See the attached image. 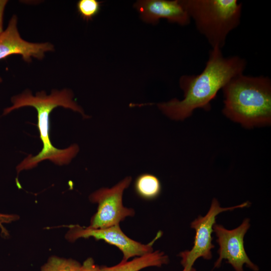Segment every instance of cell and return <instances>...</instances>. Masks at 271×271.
Instances as JSON below:
<instances>
[{
  "label": "cell",
  "mask_w": 271,
  "mask_h": 271,
  "mask_svg": "<svg viewBox=\"0 0 271 271\" xmlns=\"http://www.w3.org/2000/svg\"><path fill=\"white\" fill-rule=\"evenodd\" d=\"M247 65L238 56L225 57L221 49L212 48L202 72L198 74L184 75L179 79L184 98H173L157 104L170 119L182 120L190 116L198 108L208 111L210 102L218 92L233 77L243 73Z\"/></svg>",
  "instance_id": "obj_1"
},
{
  "label": "cell",
  "mask_w": 271,
  "mask_h": 271,
  "mask_svg": "<svg viewBox=\"0 0 271 271\" xmlns=\"http://www.w3.org/2000/svg\"><path fill=\"white\" fill-rule=\"evenodd\" d=\"M73 93L68 89L53 90L50 95L42 91L33 96L29 90L12 98L13 105L6 108L4 115L13 110L25 106L34 107L37 112L38 127L43 143L42 150L36 156L28 155L17 167L19 173L21 171L36 167L42 161L49 160L58 165L68 164L79 152V147L73 144L64 149L53 146L50 138L49 116L52 111L58 106L69 108L87 117L82 109L73 99Z\"/></svg>",
  "instance_id": "obj_2"
},
{
  "label": "cell",
  "mask_w": 271,
  "mask_h": 271,
  "mask_svg": "<svg viewBox=\"0 0 271 271\" xmlns=\"http://www.w3.org/2000/svg\"><path fill=\"white\" fill-rule=\"evenodd\" d=\"M222 112L245 127L269 125L271 122V80L267 76L243 73L231 79L222 89Z\"/></svg>",
  "instance_id": "obj_3"
},
{
  "label": "cell",
  "mask_w": 271,
  "mask_h": 271,
  "mask_svg": "<svg viewBox=\"0 0 271 271\" xmlns=\"http://www.w3.org/2000/svg\"><path fill=\"white\" fill-rule=\"evenodd\" d=\"M197 31L212 48L222 49L240 24L242 3L237 0H180Z\"/></svg>",
  "instance_id": "obj_4"
},
{
  "label": "cell",
  "mask_w": 271,
  "mask_h": 271,
  "mask_svg": "<svg viewBox=\"0 0 271 271\" xmlns=\"http://www.w3.org/2000/svg\"><path fill=\"white\" fill-rule=\"evenodd\" d=\"M131 181V178L126 177L112 187L100 188L90 195V201L97 203L98 207L88 227L97 229L117 225L126 217L134 215V211L122 204L123 192Z\"/></svg>",
  "instance_id": "obj_5"
},
{
  "label": "cell",
  "mask_w": 271,
  "mask_h": 271,
  "mask_svg": "<svg viewBox=\"0 0 271 271\" xmlns=\"http://www.w3.org/2000/svg\"><path fill=\"white\" fill-rule=\"evenodd\" d=\"M248 201L230 207H220L218 200H212L211 206L204 216H199L191 223V227L195 230L194 245L191 250L181 252L179 256L183 270H188L192 267L195 261L199 257L209 260L212 258L211 249L214 247L212 243V233L213 225L216 223V218L220 213L233 210L236 208L248 207Z\"/></svg>",
  "instance_id": "obj_6"
},
{
  "label": "cell",
  "mask_w": 271,
  "mask_h": 271,
  "mask_svg": "<svg viewBox=\"0 0 271 271\" xmlns=\"http://www.w3.org/2000/svg\"><path fill=\"white\" fill-rule=\"evenodd\" d=\"M68 227L69 229L66 238L69 241H74L80 238L90 237L96 240H103L121 250L123 254L121 261H127L132 257L140 256L153 251L152 245L162 234L159 232L154 240L149 244H144L129 238L122 231L119 225L97 229L78 225H70Z\"/></svg>",
  "instance_id": "obj_7"
},
{
  "label": "cell",
  "mask_w": 271,
  "mask_h": 271,
  "mask_svg": "<svg viewBox=\"0 0 271 271\" xmlns=\"http://www.w3.org/2000/svg\"><path fill=\"white\" fill-rule=\"evenodd\" d=\"M249 227L248 218L245 219L238 227L231 230L216 223L213 225V231L217 237L216 242L219 246V257L213 268L220 267L222 260L225 259L235 271H243L244 264L253 271L258 270L257 265L248 257L244 246V237Z\"/></svg>",
  "instance_id": "obj_8"
},
{
  "label": "cell",
  "mask_w": 271,
  "mask_h": 271,
  "mask_svg": "<svg viewBox=\"0 0 271 271\" xmlns=\"http://www.w3.org/2000/svg\"><path fill=\"white\" fill-rule=\"evenodd\" d=\"M17 17L13 15L7 29L0 34V60L12 55H20L27 62L32 58L42 59L45 53L54 51V46L49 43H34L23 40L17 29Z\"/></svg>",
  "instance_id": "obj_9"
},
{
  "label": "cell",
  "mask_w": 271,
  "mask_h": 271,
  "mask_svg": "<svg viewBox=\"0 0 271 271\" xmlns=\"http://www.w3.org/2000/svg\"><path fill=\"white\" fill-rule=\"evenodd\" d=\"M134 7L141 19L148 23L156 24L160 19H165L184 26L191 21L180 0H141L134 4Z\"/></svg>",
  "instance_id": "obj_10"
},
{
  "label": "cell",
  "mask_w": 271,
  "mask_h": 271,
  "mask_svg": "<svg viewBox=\"0 0 271 271\" xmlns=\"http://www.w3.org/2000/svg\"><path fill=\"white\" fill-rule=\"evenodd\" d=\"M169 262L168 255L164 252L157 250L136 257L130 261H121L115 265L110 267L102 265L100 268L102 271H140L149 266L160 267Z\"/></svg>",
  "instance_id": "obj_11"
},
{
  "label": "cell",
  "mask_w": 271,
  "mask_h": 271,
  "mask_svg": "<svg viewBox=\"0 0 271 271\" xmlns=\"http://www.w3.org/2000/svg\"><path fill=\"white\" fill-rule=\"evenodd\" d=\"M134 188L136 193L141 198L151 200L157 198L162 189L159 179L155 175L144 173L136 179Z\"/></svg>",
  "instance_id": "obj_12"
},
{
  "label": "cell",
  "mask_w": 271,
  "mask_h": 271,
  "mask_svg": "<svg viewBox=\"0 0 271 271\" xmlns=\"http://www.w3.org/2000/svg\"><path fill=\"white\" fill-rule=\"evenodd\" d=\"M81 267L75 260L53 256L42 266L41 271H81Z\"/></svg>",
  "instance_id": "obj_13"
},
{
  "label": "cell",
  "mask_w": 271,
  "mask_h": 271,
  "mask_svg": "<svg viewBox=\"0 0 271 271\" xmlns=\"http://www.w3.org/2000/svg\"><path fill=\"white\" fill-rule=\"evenodd\" d=\"M101 2L97 0H80L77 3V9L83 20L88 21L98 14Z\"/></svg>",
  "instance_id": "obj_14"
},
{
  "label": "cell",
  "mask_w": 271,
  "mask_h": 271,
  "mask_svg": "<svg viewBox=\"0 0 271 271\" xmlns=\"http://www.w3.org/2000/svg\"><path fill=\"white\" fill-rule=\"evenodd\" d=\"M19 216L15 214H9L0 213V227L3 233L7 234V232L3 226L4 223H9L18 220Z\"/></svg>",
  "instance_id": "obj_15"
},
{
  "label": "cell",
  "mask_w": 271,
  "mask_h": 271,
  "mask_svg": "<svg viewBox=\"0 0 271 271\" xmlns=\"http://www.w3.org/2000/svg\"><path fill=\"white\" fill-rule=\"evenodd\" d=\"M81 271H102L100 266L95 264L91 257L86 259L81 265Z\"/></svg>",
  "instance_id": "obj_16"
},
{
  "label": "cell",
  "mask_w": 271,
  "mask_h": 271,
  "mask_svg": "<svg viewBox=\"0 0 271 271\" xmlns=\"http://www.w3.org/2000/svg\"><path fill=\"white\" fill-rule=\"evenodd\" d=\"M7 0H0V34L3 32V16L7 4Z\"/></svg>",
  "instance_id": "obj_17"
},
{
  "label": "cell",
  "mask_w": 271,
  "mask_h": 271,
  "mask_svg": "<svg viewBox=\"0 0 271 271\" xmlns=\"http://www.w3.org/2000/svg\"><path fill=\"white\" fill-rule=\"evenodd\" d=\"M182 271H196V269L194 268V267H192L189 270H183Z\"/></svg>",
  "instance_id": "obj_18"
},
{
  "label": "cell",
  "mask_w": 271,
  "mask_h": 271,
  "mask_svg": "<svg viewBox=\"0 0 271 271\" xmlns=\"http://www.w3.org/2000/svg\"><path fill=\"white\" fill-rule=\"evenodd\" d=\"M2 81V79H1V78L0 77V82H1Z\"/></svg>",
  "instance_id": "obj_19"
}]
</instances>
